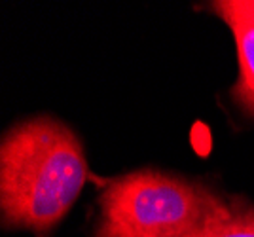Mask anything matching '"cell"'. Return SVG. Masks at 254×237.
<instances>
[{
  "label": "cell",
  "mask_w": 254,
  "mask_h": 237,
  "mask_svg": "<svg viewBox=\"0 0 254 237\" xmlns=\"http://www.w3.org/2000/svg\"><path fill=\"white\" fill-rule=\"evenodd\" d=\"M237 2H239L241 10H245L249 15H253L254 17V0H237Z\"/></svg>",
  "instance_id": "cell-5"
},
{
  "label": "cell",
  "mask_w": 254,
  "mask_h": 237,
  "mask_svg": "<svg viewBox=\"0 0 254 237\" xmlns=\"http://www.w3.org/2000/svg\"><path fill=\"white\" fill-rule=\"evenodd\" d=\"M233 211L201 184L138 169L103 188L95 237H195L226 222Z\"/></svg>",
  "instance_id": "cell-2"
},
{
  "label": "cell",
  "mask_w": 254,
  "mask_h": 237,
  "mask_svg": "<svg viewBox=\"0 0 254 237\" xmlns=\"http://www.w3.org/2000/svg\"><path fill=\"white\" fill-rule=\"evenodd\" d=\"M195 237H254V211L253 209H235L233 215L207 232Z\"/></svg>",
  "instance_id": "cell-4"
},
{
  "label": "cell",
  "mask_w": 254,
  "mask_h": 237,
  "mask_svg": "<svg viewBox=\"0 0 254 237\" xmlns=\"http://www.w3.org/2000/svg\"><path fill=\"white\" fill-rule=\"evenodd\" d=\"M211 8L230 27L235 40L239 72L232 97L247 114L254 116V17L241 10L237 0H216L211 2Z\"/></svg>",
  "instance_id": "cell-3"
},
{
  "label": "cell",
  "mask_w": 254,
  "mask_h": 237,
  "mask_svg": "<svg viewBox=\"0 0 254 237\" xmlns=\"http://www.w3.org/2000/svg\"><path fill=\"white\" fill-rule=\"evenodd\" d=\"M89 177L84 142L50 114L10 125L0 140V216L6 230L44 237L82 194Z\"/></svg>",
  "instance_id": "cell-1"
}]
</instances>
